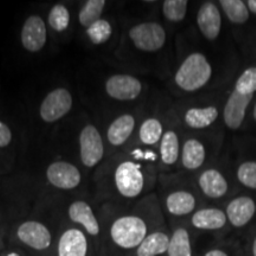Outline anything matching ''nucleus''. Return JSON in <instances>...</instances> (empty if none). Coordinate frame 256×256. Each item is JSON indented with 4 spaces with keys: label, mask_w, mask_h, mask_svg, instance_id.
<instances>
[{
    "label": "nucleus",
    "mask_w": 256,
    "mask_h": 256,
    "mask_svg": "<svg viewBox=\"0 0 256 256\" xmlns=\"http://www.w3.org/2000/svg\"><path fill=\"white\" fill-rule=\"evenodd\" d=\"M200 191L210 200H218L226 194L229 190L228 182L218 170L209 168L204 171L198 179Z\"/></svg>",
    "instance_id": "nucleus-19"
},
{
    "label": "nucleus",
    "mask_w": 256,
    "mask_h": 256,
    "mask_svg": "<svg viewBox=\"0 0 256 256\" xmlns=\"http://www.w3.org/2000/svg\"><path fill=\"white\" fill-rule=\"evenodd\" d=\"M106 8L104 0H89L80 10L78 20L83 28H88L92 24L100 20L104 10Z\"/></svg>",
    "instance_id": "nucleus-27"
},
{
    "label": "nucleus",
    "mask_w": 256,
    "mask_h": 256,
    "mask_svg": "<svg viewBox=\"0 0 256 256\" xmlns=\"http://www.w3.org/2000/svg\"><path fill=\"white\" fill-rule=\"evenodd\" d=\"M49 25L56 32H64L70 25V12L66 6L57 4L50 10Z\"/></svg>",
    "instance_id": "nucleus-30"
},
{
    "label": "nucleus",
    "mask_w": 256,
    "mask_h": 256,
    "mask_svg": "<svg viewBox=\"0 0 256 256\" xmlns=\"http://www.w3.org/2000/svg\"><path fill=\"white\" fill-rule=\"evenodd\" d=\"M112 34H113V28L110 22L106 19H100L87 28L88 38L96 46H100V44L110 40Z\"/></svg>",
    "instance_id": "nucleus-29"
},
{
    "label": "nucleus",
    "mask_w": 256,
    "mask_h": 256,
    "mask_svg": "<svg viewBox=\"0 0 256 256\" xmlns=\"http://www.w3.org/2000/svg\"><path fill=\"white\" fill-rule=\"evenodd\" d=\"M197 24L208 40H216L222 31V14L218 6L211 2H204L198 11Z\"/></svg>",
    "instance_id": "nucleus-15"
},
{
    "label": "nucleus",
    "mask_w": 256,
    "mask_h": 256,
    "mask_svg": "<svg viewBox=\"0 0 256 256\" xmlns=\"http://www.w3.org/2000/svg\"><path fill=\"white\" fill-rule=\"evenodd\" d=\"M14 136H12V130L8 124L0 121V148L8 147L12 142Z\"/></svg>",
    "instance_id": "nucleus-33"
},
{
    "label": "nucleus",
    "mask_w": 256,
    "mask_h": 256,
    "mask_svg": "<svg viewBox=\"0 0 256 256\" xmlns=\"http://www.w3.org/2000/svg\"><path fill=\"white\" fill-rule=\"evenodd\" d=\"M14 234L17 241L36 256H52L57 238L48 224L38 220H23Z\"/></svg>",
    "instance_id": "nucleus-2"
},
{
    "label": "nucleus",
    "mask_w": 256,
    "mask_h": 256,
    "mask_svg": "<svg viewBox=\"0 0 256 256\" xmlns=\"http://www.w3.org/2000/svg\"><path fill=\"white\" fill-rule=\"evenodd\" d=\"M252 118H254V120L256 121V104H255V107H254V110H252Z\"/></svg>",
    "instance_id": "nucleus-38"
},
{
    "label": "nucleus",
    "mask_w": 256,
    "mask_h": 256,
    "mask_svg": "<svg viewBox=\"0 0 256 256\" xmlns=\"http://www.w3.org/2000/svg\"><path fill=\"white\" fill-rule=\"evenodd\" d=\"M170 234L164 226L156 229L144 240L130 256H166L170 244Z\"/></svg>",
    "instance_id": "nucleus-17"
},
{
    "label": "nucleus",
    "mask_w": 256,
    "mask_h": 256,
    "mask_svg": "<svg viewBox=\"0 0 256 256\" xmlns=\"http://www.w3.org/2000/svg\"><path fill=\"white\" fill-rule=\"evenodd\" d=\"M252 256H256V236L254 238V241H252Z\"/></svg>",
    "instance_id": "nucleus-37"
},
{
    "label": "nucleus",
    "mask_w": 256,
    "mask_h": 256,
    "mask_svg": "<svg viewBox=\"0 0 256 256\" xmlns=\"http://www.w3.org/2000/svg\"><path fill=\"white\" fill-rule=\"evenodd\" d=\"M164 136V127L156 118L147 119L142 122L139 130V139L144 145L153 146L162 142Z\"/></svg>",
    "instance_id": "nucleus-26"
},
{
    "label": "nucleus",
    "mask_w": 256,
    "mask_h": 256,
    "mask_svg": "<svg viewBox=\"0 0 256 256\" xmlns=\"http://www.w3.org/2000/svg\"><path fill=\"white\" fill-rule=\"evenodd\" d=\"M211 76L212 66L206 57L200 52H194L179 66L174 82L182 90L194 92L206 87Z\"/></svg>",
    "instance_id": "nucleus-3"
},
{
    "label": "nucleus",
    "mask_w": 256,
    "mask_h": 256,
    "mask_svg": "<svg viewBox=\"0 0 256 256\" xmlns=\"http://www.w3.org/2000/svg\"><path fill=\"white\" fill-rule=\"evenodd\" d=\"M226 214L230 226L236 229L244 228L254 218L256 203L248 196L236 197L228 204Z\"/></svg>",
    "instance_id": "nucleus-14"
},
{
    "label": "nucleus",
    "mask_w": 256,
    "mask_h": 256,
    "mask_svg": "<svg viewBox=\"0 0 256 256\" xmlns=\"http://www.w3.org/2000/svg\"><path fill=\"white\" fill-rule=\"evenodd\" d=\"M48 182L58 190H75L82 182L80 170L68 162H55L46 170Z\"/></svg>",
    "instance_id": "nucleus-10"
},
{
    "label": "nucleus",
    "mask_w": 256,
    "mask_h": 256,
    "mask_svg": "<svg viewBox=\"0 0 256 256\" xmlns=\"http://www.w3.org/2000/svg\"><path fill=\"white\" fill-rule=\"evenodd\" d=\"M22 46L28 52H40L48 40L46 24L40 16L28 17L22 28Z\"/></svg>",
    "instance_id": "nucleus-12"
},
{
    "label": "nucleus",
    "mask_w": 256,
    "mask_h": 256,
    "mask_svg": "<svg viewBox=\"0 0 256 256\" xmlns=\"http://www.w3.org/2000/svg\"><path fill=\"white\" fill-rule=\"evenodd\" d=\"M114 184L118 194L126 200H136L142 196L146 184L142 165L132 160L120 162L114 172Z\"/></svg>",
    "instance_id": "nucleus-4"
},
{
    "label": "nucleus",
    "mask_w": 256,
    "mask_h": 256,
    "mask_svg": "<svg viewBox=\"0 0 256 256\" xmlns=\"http://www.w3.org/2000/svg\"><path fill=\"white\" fill-rule=\"evenodd\" d=\"M180 154V145H179L178 134L174 130H168L162 136L160 142V156L165 165L172 166L178 162Z\"/></svg>",
    "instance_id": "nucleus-24"
},
{
    "label": "nucleus",
    "mask_w": 256,
    "mask_h": 256,
    "mask_svg": "<svg viewBox=\"0 0 256 256\" xmlns=\"http://www.w3.org/2000/svg\"><path fill=\"white\" fill-rule=\"evenodd\" d=\"M234 90L240 94L252 96L256 92V66L246 69L240 76Z\"/></svg>",
    "instance_id": "nucleus-31"
},
{
    "label": "nucleus",
    "mask_w": 256,
    "mask_h": 256,
    "mask_svg": "<svg viewBox=\"0 0 256 256\" xmlns=\"http://www.w3.org/2000/svg\"><path fill=\"white\" fill-rule=\"evenodd\" d=\"M92 249L94 246L87 234L72 226L57 235L52 256H92Z\"/></svg>",
    "instance_id": "nucleus-5"
},
{
    "label": "nucleus",
    "mask_w": 256,
    "mask_h": 256,
    "mask_svg": "<svg viewBox=\"0 0 256 256\" xmlns=\"http://www.w3.org/2000/svg\"><path fill=\"white\" fill-rule=\"evenodd\" d=\"M136 128V119L133 115L124 114L116 118L107 130V139L110 145L115 147L122 146L130 139Z\"/></svg>",
    "instance_id": "nucleus-20"
},
{
    "label": "nucleus",
    "mask_w": 256,
    "mask_h": 256,
    "mask_svg": "<svg viewBox=\"0 0 256 256\" xmlns=\"http://www.w3.org/2000/svg\"><path fill=\"white\" fill-rule=\"evenodd\" d=\"M246 4H247V6H248L249 12H252V14H256V0H248Z\"/></svg>",
    "instance_id": "nucleus-35"
},
{
    "label": "nucleus",
    "mask_w": 256,
    "mask_h": 256,
    "mask_svg": "<svg viewBox=\"0 0 256 256\" xmlns=\"http://www.w3.org/2000/svg\"><path fill=\"white\" fill-rule=\"evenodd\" d=\"M203 256H232V255H230L229 252H226V249L212 248L204 252Z\"/></svg>",
    "instance_id": "nucleus-34"
},
{
    "label": "nucleus",
    "mask_w": 256,
    "mask_h": 256,
    "mask_svg": "<svg viewBox=\"0 0 256 256\" xmlns=\"http://www.w3.org/2000/svg\"><path fill=\"white\" fill-rule=\"evenodd\" d=\"M228 223L226 211L218 208H203L196 210L190 220L192 228L200 232H220L226 228Z\"/></svg>",
    "instance_id": "nucleus-16"
},
{
    "label": "nucleus",
    "mask_w": 256,
    "mask_h": 256,
    "mask_svg": "<svg viewBox=\"0 0 256 256\" xmlns=\"http://www.w3.org/2000/svg\"><path fill=\"white\" fill-rule=\"evenodd\" d=\"M106 92L114 100L133 101L142 94V83L130 75H113L106 82Z\"/></svg>",
    "instance_id": "nucleus-11"
},
{
    "label": "nucleus",
    "mask_w": 256,
    "mask_h": 256,
    "mask_svg": "<svg viewBox=\"0 0 256 256\" xmlns=\"http://www.w3.org/2000/svg\"><path fill=\"white\" fill-rule=\"evenodd\" d=\"M238 182L243 186L256 190V162H246L238 170Z\"/></svg>",
    "instance_id": "nucleus-32"
},
{
    "label": "nucleus",
    "mask_w": 256,
    "mask_h": 256,
    "mask_svg": "<svg viewBox=\"0 0 256 256\" xmlns=\"http://www.w3.org/2000/svg\"><path fill=\"white\" fill-rule=\"evenodd\" d=\"M220 8L224 14L232 24L242 25L246 24L250 17L248 6L242 0H220Z\"/></svg>",
    "instance_id": "nucleus-25"
},
{
    "label": "nucleus",
    "mask_w": 256,
    "mask_h": 256,
    "mask_svg": "<svg viewBox=\"0 0 256 256\" xmlns=\"http://www.w3.org/2000/svg\"><path fill=\"white\" fill-rule=\"evenodd\" d=\"M66 215L74 226L81 229L92 240H98L104 236V226L96 216L94 209L86 200H75L70 204Z\"/></svg>",
    "instance_id": "nucleus-6"
},
{
    "label": "nucleus",
    "mask_w": 256,
    "mask_h": 256,
    "mask_svg": "<svg viewBox=\"0 0 256 256\" xmlns=\"http://www.w3.org/2000/svg\"><path fill=\"white\" fill-rule=\"evenodd\" d=\"M4 256H26L24 252H19V250H11L8 252V254H5Z\"/></svg>",
    "instance_id": "nucleus-36"
},
{
    "label": "nucleus",
    "mask_w": 256,
    "mask_h": 256,
    "mask_svg": "<svg viewBox=\"0 0 256 256\" xmlns=\"http://www.w3.org/2000/svg\"><path fill=\"white\" fill-rule=\"evenodd\" d=\"M166 256H194V243L188 228L179 226L172 230Z\"/></svg>",
    "instance_id": "nucleus-22"
},
{
    "label": "nucleus",
    "mask_w": 256,
    "mask_h": 256,
    "mask_svg": "<svg viewBox=\"0 0 256 256\" xmlns=\"http://www.w3.org/2000/svg\"><path fill=\"white\" fill-rule=\"evenodd\" d=\"M188 8L186 0H166L162 4V14L168 22L179 23L186 17Z\"/></svg>",
    "instance_id": "nucleus-28"
},
{
    "label": "nucleus",
    "mask_w": 256,
    "mask_h": 256,
    "mask_svg": "<svg viewBox=\"0 0 256 256\" xmlns=\"http://www.w3.org/2000/svg\"><path fill=\"white\" fill-rule=\"evenodd\" d=\"M252 100V96L240 94L236 90L230 94L223 110V121L226 127L232 130L241 128Z\"/></svg>",
    "instance_id": "nucleus-13"
},
{
    "label": "nucleus",
    "mask_w": 256,
    "mask_h": 256,
    "mask_svg": "<svg viewBox=\"0 0 256 256\" xmlns=\"http://www.w3.org/2000/svg\"><path fill=\"white\" fill-rule=\"evenodd\" d=\"M130 38L138 50L144 52H156L165 46L166 31L158 23L146 22L130 28Z\"/></svg>",
    "instance_id": "nucleus-7"
},
{
    "label": "nucleus",
    "mask_w": 256,
    "mask_h": 256,
    "mask_svg": "<svg viewBox=\"0 0 256 256\" xmlns=\"http://www.w3.org/2000/svg\"><path fill=\"white\" fill-rule=\"evenodd\" d=\"M206 146L197 139H188L182 148V164L188 171H196L206 162Z\"/></svg>",
    "instance_id": "nucleus-21"
},
{
    "label": "nucleus",
    "mask_w": 256,
    "mask_h": 256,
    "mask_svg": "<svg viewBox=\"0 0 256 256\" xmlns=\"http://www.w3.org/2000/svg\"><path fill=\"white\" fill-rule=\"evenodd\" d=\"M80 156L83 165L89 168H95L104 159V140L94 124H87L80 134Z\"/></svg>",
    "instance_id": "nucleus-9"
},
{
    "label": "nucleus",
    "mask_w": 256,
    "mask_h": 256,
    "mask_svg": "<svg viewBox=\"0 0 256 256\" xmlns=\"http://www.w3.org/2000/svg\"><path fill=\"white\" fill-rule=\"evenodd\" d=\"M162 226L154 210H136L114 217L104 229L108 250L113 256H130L144 240L156 229Z\"/></svg>",
    "instance_id": "nucleus-1"
},
{
    "label": "nucleus",
    "mask_w": 256,
    "mask_h": 256,
    "mask_svg": "<svg viewBox=\"0 0 256 256\" xmlns=\"http://www.w3.org/2000/svg\"><path fill=\"white\" fill-rule=\"evenodd\" d=\"M72 108V96L66 88H57L49 92L42 102L40 114L46 124H54L63 119Z\"/></svg>",
    "instance_id": "nucleus-8"
},
{
    "label": "nucleus",
    "mask_w": 256,
    "mask_h": 256,
    "mask_svg": "<svg viewBox=\"0 0 256 256\" xmlns=\"http://www.w3.org/2000/svg\"><path fill=\"white\" fill-rule=\"evenodd\" d=\"M165 208L172 217H188L196 212L197 200L194 194L185 190L174 191L166 197Z\"/></svg>",
    "instance_id": "nucleus-18"
},
{
    "label": "nucleus",
    "mask_w": 256,
    "mask_h": 256,
    "mask_svg": "<svg viewBox=\"0 0 256 256\" xmlns=\"http://www.w3.org/2000/svg\"><path fill=\"white\" fill-rule=\"evenodd\" d=\"M218 119V110L216 107L191 108L184 115V121L192 130H204L210 127Z\"/></svg>",
    "instance_id": "nucleus-23"
}]
</instances>
